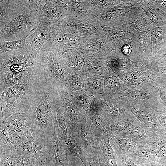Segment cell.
<instances>
[{
    "label": "cell",
    "instance_id": "6da1fadb",
    "mask_svg": "<svg viewBox=\"0 0 166 166\" xmlns=\"http://www.w3.org/2000/svg\"><path fill=\"white\" fill-rule=\"evenodd\" d=\"M62 102L58 87L46 76L36 83L26 113V125L32 135L44 139L58 126L56 111Z\"/></svg>",
    "mask_w": 166,
    "mask_h": 166
},
{
    "label": "cell",
    "instance_id": "7a4b0ae2",
    "mask_svg": "<svg viewBox=\"0 0 166 166\" xmlns=\"http://www.w3.org/2000/svg\"><path fill=\"white\" fill-rule=\"evenodd\" d=\"M0 39L5 41L24 38L35 30L40 15L19 0L0 1Z\"/></svg>",
    "mask_w": 166,
    "mask_h": 166
},
{
    "label": "cell",
    "instance_id": "3957f363",
    "mask_svg": "<svg viewBox=\"0 0 166 166\" xmlns=\"http://www.w3.org/2000/svg\"><path fill=\"white\" fill-rule=\"evenodd\" d=\"M43 73L42 67L35 65L27 76L0 94L1 120L14 114H26L35 85Z\"/></svg>",
    "mask_w": 166,
    "mask_h": 166
},
{
    "label": "cell",
    "instance_id": "277c9868",
    "mask_svg": "<svg viewBox=\"0 0 166 166\" xmlns=\"http://www.w3.org/2000/svg\"><path fill=\"white\" fill-rule=\"evenodd\" d=\"M39 58L48 79L58 88L65 87V80L69 70L63 63L59 49L48 40L42 47Z\"/></svg>",
    "mask_w": 166,
    "mask_h": 166
},
{
    "label": "cell",
    "instance_id": "5b68a950",
    "mask_svg": "<svg viewBox=\"0 0 166 166\" xmlns=\"http://www.w3.org/2000/svg\"><path fill=\"white\" fill-rule=\"evenodd\" d=\"M143 0H122L117 5L94 18L103 27H114L126 24L144 12Z\"/></svg>",
    "mask_w": 166,
    "mask_h": 166
},
{
    "label": "cell",
    "instance_id": "8992f818",
    "mask_svg": "<svg viewBox=\"0 0 166 166\" xmlns=\"http://www.w3.org/2000/svg\"><path fill=\"white\" fill-rule=\"evenodd\" d=\"M77 49L83 57H93L105 60L115 56L116 51L112 41L103 32L83 36Z\"/></svg>",
    "mask_w": 166,
    "mask_h": 166
},
{
    "label": "cell",
    "instance_id": "52a82bcc",
    "mask_svg": "<svg viewBox=\"0 0 166 166\" xmlns=\"http://www.w3.org/2000/svg\"><path fill=\"white\" fill-rule=\"evenodd\" d=\"M94 97L97 108L110 125L117 121L136 117L118 97L106 96L103 94Z\"/></svg>",
    "mask_w": 166,
    "mask_h": 166
},
{
    "label": "cell",
    "instance_id": "ba28073f",
    "mask_svg": "<svg viewBox=\"0 0 166 166\" xmlns=\"http://www.w3.org/2000/svg\"><path fill=\"white\" fill-rule=\"evenodd\" d=\"M58 89L62 100L68 133L72 137L80 124L90 117L83 108L71 97L65 87Z\"/></svg>",
    "mask_w": 166,
    "mask_h": 166
},
{
    "label": "cell",
    "instance_id": "9c48e42d",
    "mask_svg": "<svg viewBox=\"0 0 166 166\" xmlns=\"http://www.w3.org/2000/svg\"><path fill=\"white\" fill-rule=\"evenodd\" d=\"M40 63L39 57L19 49L0 54V72H20Z\"/></svg>",
    "mask_w": 166,
    "mask_h": 166
},
{
    "label": "cell",
    "instance_id": "30bf717a",
    "mask_svg": "<svg viewBox=\"0 0 166 166\" xmlns=\"http://www.w3.org/2000/svg\"><path fill=\"white\" fill-rule=\"evenodd\" d=\"M119 97L129 102L150 107H153L160 101L157 87L152 80L145 85H139L135 88L128 89Z\"/></svg>",
    "mask_w": 166,
    "mask_h": 166
},
{
    "label": "cell",
    "instance_id": "8fae6325",
    "mask_svg": "<svg viewBox=\"0 0 166 166\" xmlns=\"http://www.w3.org/2000/svg\"><path fill=\"white\" fill-rule=\"evenodd\" d=\"M50 26L51 35L48 40L52 45L61 49H77L83 36L75 29L54 25Z\"/></svg>",
    "mask_w": 166,
    "mask_h": 166
},
{
    "label": "cell",
    "instance_id": "7c38bea8",
    "mask_svg": "<svg viewBox=\"0 0 166 166\" xmlns=\"http://www.w3.org/2000/svg\"><path fill=\"white\" fill-rule=\"evenodd\" d=\"M53 25L73 28L83 37L103 32V27L94 17H86L73 14L65 15L59 22Z\"/></svg>",
    "mask_w": 166,
    "mask_h": 166
},
{
    "label": "cell",
    "instance_id": "4fadbf2b",
    "mask_svg": "<svg viewBox=\"0 0 166 166\" xmlns=\"http://www.w3.org/2000/svg\"><path fill=\"white\" fill-rule=\"evenodd\" d=\"M18 147L37 160L41 166H53L55 165L49 148L43 139L33 135Z\"/></svg>",
    "mask_w": 166,
    "mask_h": 166
},
{
    "label": "cell",
    "instance_id": "5bb4252c",
    "mask_svg": "<svg viewBox=\"0 0 166 166\" xmlns=\"http://www.w3.org/2000/svg\"><path fill=\"white\" fill-rule=\"evenodd\" d=\"M119 98L124 106L138 119L143 126L150 131L166 135L152 107L132 102L121 97Z\"/></svg>",
    "mask_w": 166,
    "mask_h": 166
},
{
    "label": "cell",
    "instance_id": "9a60e30c",
    "mask_svg": "<svg viewBox=\"0 0 166 166\" xmlns=\"http://www.w3.org/2000/svg\"><path fill=\"white\" fill-rule=\"evenodd\" d=\"M91 121L88 118L82 122L73 137L78 142L86 157H92L98 160L96 154L100 141L91 127Z\"/></svg>",
    "mask_w": 166,
    "mask_h": 166
},
{
    "label": "cell",
    "instance_id": "2e32d148",
    "mask_svg": "<svg viewBox=\"0 0 166 166\" xmlns=\"http://www.w3.org/2000/svg\"><path fill=\"white\" fill-rule=\"evenodd\" d=\"M44 140L48 145L55 166H68L69 157L70 156L62 138V133L58 126Z\"/></svg>",
    "mask_w": 166,
    "mask_h": 166
},
{
    "label": "cell",
    "instance_id": "e0dca14e",
    "mask_svg": "<svg viewBox=\"0 0 166 166\" xmlns=\"http://www.w3.org/2000/svg\"><path fill=\"white\" fill-rule=\"evenodd\" d=\"M0 154V166H41L37 160L18 147L11 153Z\"/></svg>",
    "mask_w": 166,
    "mask_h": 166
},
{
    "label": "cell",
    "instance_id": "ac0fdd59",
    "mask_svg": "<svg viewBox=\"0 0 166 166\" xmlns=\"http://www.w3.org/2000/svg\"><path fill=\"white\" fill-rule=\"evenodd\" d=\"M51 35V29L50 26L39 23L37 28L26 37V42L31 46L33 56L39 57L42 47L50 38Z\"/></svg>",
    "mask_w": 166,
    "mask_h": 166
},
{
    "label": "cell",
    "instance_id": "d6986e66",
    "mask_svg": "<svg viewBox=\"0 0 166 166\" xmlns=\"http://www.w3.org/2000/svg\"><path fill=\"white\" fill-rule=\"evenodd\" d=\"M151 52L148 59L152 60L166 52V26L153 27L150 29Z\"/></svg>",
    "mask_w": 166,
    "mask_h": 166
},
{
    "label": "cell",
    "instance_id": "ffe728a7",
    "mask_svg": "<svg viewBox=\"0 0 166 166\" xmlns=\"http://www.w3.org/2000/svg\"><path fill=\"white\" fill-rule=\"evenodd\" d=\"M66 14L53 0H46L40 14L39 23L50 26L57 23Z\"/></svg>",
    "mask_w": 166,
    "mask_h": 166
},
{
    "label": "cell",
    "instance_id": "44dd1931",
    "mask_svg": "<svg viewBox=\"0 0 166 166\" xmlns=\"http://www.w3.org/2000/svg\"><path fill=\"white\" fill-rule=\"evenodd\" d=\"M99 166H118L117 155L109 139L100 140L96 151Z\"/></svg>",
    "mask_w": 166,
    "mask_h": 166
},
{
    "label": "cell",
    "instance_id": "7402d4cb",
    "mask_svg": "<svg viewBox=\"0 0 166 166\" xmlns=\"http://www.w3.org/2000/svg\"><path fill=\"white\" fill-rule=\"evenodd\" d=\"M109 140L117 158L121 156L128 155L135 152L142 144L131 139L117 136H113Z\"/></svg>",
    "mask_w": 166,
    "mask_h": 166
},
{
    "label": "cell",
    "instance_id": "603a6c76",
    "mask_svg": "<svg viewBox=\"0 0 166 166\" xmlns=\"http://www.w3.org/2000/svg\"><path fill=\"white\" fill-rule=\"evenodd\" d=\"M81 71L94 75L105 76L112 72L106 60L93 57H84Z\"/></svg>",
    "mask_w": 166,
    "mask_h": 166
},
{
    "label": "cell",
    "instance_id": "cb8c5ba5",
    "mask_svg": "<svg viewBox=\"0 0 166 166\" xmlns=\"http://www.w3.org/2000/svg\"><path fill=\"white\" fill-rule=\"evenodd\" d=\"M103 32L111 40L116 49L124 42L132 39L133 34L126 24L116 27H104Z\"/></svg>",
    "mask_w": 166,
    "mask_h": 166
},
{
    "label": "cell",
    "instance_id": "d4e9b609",
    "mask_svg": "<svg viewBox=\"0 0 166 166\" xmlns=\"http://www.w3.org/2000/svg\"><path fill=\"white\" fill-rule=\"evenodd\" d=\"M90 120L92 130L99 140H109L113 136L110 125L102 116L98 109H96L95 114Z\"/></svg>",
    "mask_w": 166,
    "mask_h": 166
},
{
    "label": "cell",
    "instance_id": "484cf974",
    "mask_svg": "<svg viewBox=\"0 0 166 166\" xmlns=\"http://www.w3.org/2000/svg\"><path fill=\"white\" fill-rule=\"evenodd\" d=\"M104 93L106 96L119 97L129 88L115 74L111 72L105 76Z\"/></svg>",
    "mask_w": 166,
    "mask_h": 166
},
{
    "label": "cell",
    "instance_id": "4316f807",
    "mask_svg": "<svg viewBox=\"0 0 166 166\" xmlns=\"http://www.w3.org/2000/svg\"><path fill=\"white\" fill-rule=\"evenodd\" d=\"M85 73V86L83 90L88 95L100 97L104 93L105 76Z\"/></svg>",
    "mask_w": 166,
    "mask_h": 166
},
{
    "label": "cell",
    "instance_id": "83f0119b",
    "mask_svg": "<svg viewBox=\"0 0 166 166\" xmlns=\"http://www.w3.org/2000/svg\"><path fill=\"white\" fill-rule=\"evenodd\" d=\"M59 52L66 68L69 70H81L84 59L77 49H60Z\"/></svg>",
    "mask_w": 166,
    "mask_h": 166
},
{
    "label": "cell",
    "instance_id": "f1b7e54d",
    "mask_svg": "<svg viewBox=\"0 0 166 166\" xmlns=\"http://www.w3.org/2000/svg\"><path fill=\"white\" fill-rule=\"evenodd\" d=\"M33 66L19 72L10 71L0 72V94L4 93L9 88L17 84L27 76Z\"/></svg>",
    "mask_w": 166,
    "mask_h": 166
},
{
    "label": "cell",
    "instance_id": "f546056e",
    "mask_svg": "<svg viewBox=\"0 0 166 166\" xmlns=\"http://www.w3.org/2000/svg\"><path fill=\"white\" fill-rule=\"evenodd\" d=\"M142 9L152 22L153 27L166 25V13L157 7L151 0H143Z\"/></svg>",
    "mask_w": 166,
    "mask_h": 166
},
{
    "label": "cell",
    "instance_id": "4dcf8cb0",
    "mask_svg": "<svg viewBox=\"0 0 166 166\" xmlns=\"http://www.w3.org/2000/svg\"><path fill=\"white\" fill-rule=\"evenodd\" d=\"M139 45L138 42L132 39L129 40L116 49L115 57L133 61L141 60L139 49Z\"/></svg>",
    "mask_w": 166,
    "mask_h": 166
},
{
    "label": "cell",
    "instance_id": "1f68e13d",
    "mask_svg": "<svg viewBox=\"0 0 166 166\" xmlns=\"http://www.w3.org/2000/svg\"><path fill=\"white\" fill-rule=\"evenodd\" d=\"M85 79V73L81 70H69L64 82L65 88L69 93L82 90Z\"/></svg>",
    "mask_w": 166,
    "mask_h": 166
},
{
    "label": "cell",
    "instance_id": "d6a6232c",
    "mask_svg": "<svg viewBox=\"0 0 166 166\" xmlns=\"http://www.w3.org/2000/svg\"><path fill=\"white\" fill-rule=\"evenodd\" d=\"M69 93L83 108L89 117L91 118L94 115L97 107L94 96L88 95L83 90Z\"/></svg>",
    "mask_w": 166,
    "mask_h": 166
},
{
    "label": "cell",
    "instance_id": "836d02e7",
    "mask_svg": "<svg viewBox=\"0 0 166 166\" xmlns=\"http://www.w3.org/2000/svg\"><path fill=\"white\" fill-rule=\"evenodd\" d=\"M132 40L139 44V49L141 60L148 59L151 48L150 30L134 34Z\"/></svg>",
    "mask_w": 166,
    "mask_h": 166
},
{
    "label": "cell",
    "instance_id": "e575fe53",
    "mask_svg": "<svg viewBox=\"0 0 166 166\" xmlns=\"http://www.w3.org/2000/svg\"><path fill=\"white\" fill-rule=\"evenodd\" d=\"M141 124L136 117L116 122L110 125L113 136L127 137L132 129Z\"/></svg>",
    "mask_w": 166,
    "mask_h": 166
},
{
    "label": "cell",
    "instance_id": "d590c367",
    "mask_svg": "<svg viewBox=\"0 0 166 166\" xmlns=\"http://www.w3.org/2000/svg\"><path fill=\"white\" fill-rule=\"evenodd\" d=\"M136 163L144 164L158 157H161L154 150L149 147L141 144L135 152L128 155Z\"/></svg>",
    "mask_w": 166,
    "mask_h": 166
},
{
    "label": "cell",
    "instance_id": "8d00e7d4",
    "mask_svg": "<svg viewBox=\"0 0 166 166\" xmlns=\"http://www.w3.org/2000/svg\"><path fill=\"white\" fill-rule=\"evenodd\" d=\"M126 24L133 34L150 30L153 27L152 22L144 12L136 17Z\"/></svg>",
    "mask_w": 166,
    "mask_h": 166
},
{
    "label": "cell",
    "instance_id": "74e56055",
    "mask_svg": "<svg viewBox=\"0 0 166 166\" xmlns=\"http://www.w3.org/2000/svg\"><path fill=\"white\" fill-rule=\"evenodd\" d=\"M82 17L93 18L94 13L89 0H70V12Z\"/></svg>",
    "mask_w": 166,
    "mask_h": 166
},
{
    "label": "cell",
    "instance_id": "f35d334b",
    "mask_svg": "<svg viewBox=\"0 0 166 166\" xmlns=\"http://www.w3.org/2000/svg\"><path fill=\"white\" fill-rule=\"evenodd\" d=\"M155 132L150 131L140 124L132 129L126 137L131 139L145 145L147 143L152 137Z\"/></svg>",
    "mask_w": 166,
    "mask_h": 166
},
{
    "label": "cell",
    "instance_id": "ab89813d",
    "mask_svg": "<svg viewBox=\"0 0 166 166\" xmlns=\"http://www.w3.org/2000/svg\"><path fill=\"white\" fill-rule=\"evenodd\" d=\"M145 145L155 151L160 157L166 158V135L155 132Z\"/></svg>",
    "mask_w": 166,
    "mask_h": 166
},
{
    "label": "cell",
    "instance_id": "60d3db41",
    "mask_svg": "<svg viewBox=\"0 0 166 166\" xmlns=\"http://www.w3.org/2000/svg\"><path fill=\"white\" fill-rule=\"evenodd\" d=\"M27 120L26 114L20 113L12 115L2 121L3 127L9 133L26 126L25 123Z\"/></svg>",
    "mask_w": 166,
    "mask_h": 166
},
{
    "label": "cell",
    "instance_id": "b9f144b4",
    "mask_svg": "<svg viewBox=\"0 0 166 166\" xmlns=\"http://www.w3.org/2000/svg\"><path fill=\"white\" fill-rule=\"evenodd\" d=\"M21 39L11 41H5L0 39V54L19 49H22L32 53L31 46L26 42L28 36Z\"/></svg>",
    "mask_w": 166,
    "mask_h": 166
},
{
    "label": "cell",
    "instance_id": "7bdbcfd3",
    "mask_svg": "<svg viewBox=\"0 0 166 166\" xmlns=\"http://www.w3.org/2000/svg\"><path fill=\"white\" fill-rule=\"evenodd\" d=\"M62 138L67 149L69 155L78 157L83 161L87 157L78 142L71 136L68 134Z\"/></svg>",
    "mask_w": 166,
    "mask_h": 166
},
{
    "label": "cell",
    "instance_id": "ee69618b",
    "mask_svg": "<svg viewBox=\"0 0 166 166\" xmlns=\"http://www.w3.org/2000/svg\"><path fill=\"white\" fill-rule=\"evenodd\" d=\"M122 0H89L93 10L96 15L103 14L119 4Z\"/></svg>",
    "mask_w": 166,
    "mask_h": 166
},
{
    "label": "cell",
    "instance_id": "f6af8a7d",
    "mask_svg": "<svg viewBox=\"0 0 166 166\" xmlns=\"http://www.w3.org/2000/svg\"><path fill=\"white\" fill-rule=\"evenodd\" d=\"M11 140L18 146L32 136L30 129L26 126L9 133Z\"/></svg>",
    "mask_w": 166,
    "mask_h": 166
},
{
    "label": "cell",
    "instance_id": "bcb514c9",
    "mask_svg": "<svg viewBox=\"0 0 166 166\" xmlns=\"http://www.w3.org/2000/svg\"><path fill=\"white\" fill-rule=\"evenodd\" d=\"M0 153L9 154L13 152L17 148L16 146L11 140L8 133L5 127L0 130Z\"/></svg>",
    "mask_w": 166,
    "mask_h": 166
},
{
    "label": "cell",
    "instance_id": "7dc6e473",
    "mask_svg": "<svg viewBox=\"0 0 166 166\" xmlns=\"http://www.w3.org/2000/svg\"><path fill=\"white\" fill-rule=\"evenodd\" d=\"M157 119L166 133V106L160 102L152 107Z\"/></svg>",
    "mask_w": 166,
    "mask_h": 166
},
{
    "label": "cell",
    "instance_id": "c3c4849f",
    "mask_svg": "<svg viewBox=\"0 0 166 166\" xmlns=\"http://www.w3.org/2000/svg\"><path fill=\"white\" fill-rule=\"evenodd\" d=\"M56 118L58 127L63 136H67L69 133L66 125V120L63 109L62 102L57 107Z\"/></svg>",
    "mask_w": 166,
    "mask_h": 166
},
{
    "label": "cell",
    "instance_id": "681fc988",
    "mask_svg": "<svg viewBox=\"0 0 166 166\" xmlns=\"http://www.w3.org/2000/svg\"><path fill=\"white\" fill-rule=\"evenodd\" d=\"M151 79L154 82L166 81V66H159L154 65L152 69Z\"/></svg>",
    "mask_w": 166,
    "mask_h": 166
},
{
    "label": "cell",
    "instance_id": "f907efd6",
    "mask_svg": "<svg viewBox=\"0 0 166 166\" xmlns=\"http://www.w3.org/2000/svg\"><path fill=\"white\" fill-rule=\"evenodd\" d=\"M19 1L21 3L31 10L38 13L40 15L41 11L46 1V0H20Z\"/></svg>",
    "mask_w": 166,
    "mask_h": 166
},
{
    "label": "cell",
    "instance_id": "816d5d0a",
    "mask_svg": "<svg viewBox=\"0 0 166 166\" xmlns=\"http://www.w3.org/2000/svg\"><path fill=\"white\" fill-rule=\"evenodd\" d=\"M114 73L129 89L133 88L139 85L133 81L130 74L128 72L121 71Z\"/></svg>",
    "mask_w": 166,
    "mask_h": 166
},
{
    "label": "cell",
    "instance_id": "f5cc1de1",
    "mask_svg": "<svg viewBox=\"0 0 166 166\" xmlns=\"http://www.w3.org/2000/svg\"><path fill=\"white\" fill-rule=\"evenodd\" d=\"M158 89L160 102L166 106V81L154 82Z\"/></svg>",
    "mask_w": 166,
    "mask_h": 166
},
{
    "label": "cell",
    "instance_id": "db71d44e",
    "mask_svg": "<svg viewBox=\"0 0 166 166\" xmlns=\"http://www.w3.org/2000/svg\"><path fill=\"white\" fill-rule=\"evenodd\" d=\"M118 158L120 159L121 166H141V165L131 158L128 155L121 156Z\"/></svg>",
    "mask_w": 166,
    "mask_h": 166
},
{
    "label": "cell",
    "instance_id": "11a10c76",
    "mask_svg": "<svg viewBox=\"0 0 166 166\" xmlns=\"http://www.w3.org/2000/svg\"><path fill=\"white\" fill-rule=\"evenodd\" d=\"M166 159V158L158 157L148 163L140 164L141 166H166L164 162Z\"/></svg>",
    "mask_w": 166,
    "mask_h": 166
},
{
    "label": "cell",
    "instance_id": "9f6ffc18",
    "mask_svg": "<svg viewBox=\"0 0 166 166\" xmlns=\"http://www.w3.org/2000/svg\"><path fill=\"white\" fill-rule=\"evenodd\" d=\"M82 162L83 166H99L98 161L93 157H87Z\"/></svg>",
    "mask_w": 166,
    "mask_h": 166
},
{
    "label": "cell",
    "instance_id": "6f0895ef",
    "mask_svg": "<svg viewBox=\"0 0 166 166\" xmlns=\"http://www.w3.org/2000/svg\"><path fill=\"white\" fill-rule=\"evenodd\" d=\"M151 1L157 7L166 13V0H151Z\"/></svg>",
    "mask_w": 166,
    "mask_h": 166
},
{
    "label": "cell",
    "instance_id": "680465c9",
    "mask_svg": "<svg viewBox=\"0 0 166 166\" xmlns=\"http://www.w3.org/2000/svg\"><path fill=\"white\" fill-rule=\"evenodd\" d=\"M165 46L166 47V38H165Z\"/></svg>",
    "mask_w": 166,
    "mask_h": 166
}]
</instances>
